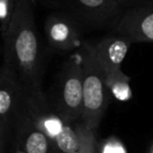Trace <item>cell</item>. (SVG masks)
<instances>
[{
  "mask_svg": "<svg viewBox=\"0 0 153 153\" xmlns=\"http://www.w3.org/2000/svg\"><path fill=\"white\" fill-rule=\"evenodd\" d=\"M36 0H18L3 40V62L14 68L35 104L46 102L42 91L43 56L35 21Z\"/></svg>",
  "mask_w": 153,
  "mask_h": 153,
  "instance_id": "obj_1",
  "label": "cell"
},
{
  "mask_svg": "<svg viewBox=\"0 0 153 153\" xmlns=\"http://www.w3.org/2000/svg\"><path fill=\"white\" fill-rule=\"evenodd\" d=\"M83 68V115L82 124L96 131L109 101L106 74L97 56L94 44L85 42L81 47Z\"/></svg>",
  "mask_w": 153,
  "mask_h": 153,
  "instance_id": "obj_2",
  "label": "cell"
},
{
  "mask_svg": "<svg viewBox=\"0 0 153 153\" xmlns=\"http://www.w3.org/2000/svg\"><path fill=\"white\" fill-rule=\"evenodd\" d=\"M32 98L11 65L0 69V153L11 145L15 124L30 108Z\"/></svg>",
  "mask_w": 153,
  "mask_h": 153,
  "instance_id": "obj_3",
  "label": "cell"
},
{
  "mask_svg": "<svg viewBox=\"0 0 153 153\" xmlns=\"http://www.w3.org/2000/svg\"><path fill=\"white\" fill-rule=\"evenodd\" d=\"M57 9L76 25L105 27L117 25L123 15L124 5L119 0H36Z\"/></svg>",
  "mask_w": 153,
  "mask_h": 153,
  "instance_id": "obj_4",
  "label": "cell"
},
{
  "mask_svg": "<svg viewBox=\"0 0 153 153\" xmlns=\"http://www.w3.org/2000/svg\"><path fill=\"white\" fill-rule=\"evenodd\" d=\"M132 42L122 37H107L94 44L97 56L106 74L109 91L121 101L131 97L130 78L122 71V63Z\"/></svg>",
  "mask_w": 153,
  "mask_h": 153,
  "instance_id": "obj_5",
  "label": "cell"
},
{
  "mask_svg": "<svg viewBox=\"0 0 153 153\" xmlns=\"http://www.w3.org/2000/svg\"><path fill=\"white\" fill-rule=\"evenodd\" d=\"M56 112L65 121L76 122L83 115V68L81 56H72L63 66L56 94Z\"/></svg>",
  "mask_w": 153,
  "mask_h": 153,
  "instance_id": "obj_6",
  "label": "cell"
},
{
  "mask_svg": "<svg viewBox=\"0 0 153 153\" xmlns=\"http://www.w3.org/2000/svg\"><path fill=\"white\" fill-rule=\"evenodd\" d=\"M11 145L24 153H58L55 140L38 126L32 105L14 126Z\"/></svg>",
  "mask_w": 153,
  "mask_h": 153,
  "instance_id": "obj_7",
  "label": "cell"
},
{
  "mask_svg": "<svg viewBox=\"0 0 153 153\" xmlns=\"http://www.w3.org/2000/svg\"><path fill=\"white\" fill-rule=\"evenodd\" d=\"M114 28L120 37L130 42H153V4L124 12Z\"/></svg>",
  "mask_w": 153,
  "mask_h": 153,
  "instance_id": "obj_8",
  "label": "cell"
},
{
  "mask_svg": "<svg viewBox=\"0 0 153 153\" xmlns=\"http://www.w3.org/2000/svg\"><path fill=\"white\" fill-rule=\"evenodd\" d=\"M45 34L49 45L60 51H70L79 46V26L62 14H53L45 21Z\"/></svg>",
  "mask_w": 153,
  "mask_h": 153,
  "instance_id": "obj_9",
  "label": "cell"
},
{
  "mask_svg": "<svg viewBox=\"0 0 153 153\" xmlns=\"http://www.w3.org/2000/svg\"><path fill=\"white\" fill-rule=\"evenodd\" d=\"M58 153H71L80 149V138L76 127L67 123L61 133L55 140Z\"/></svg>",
  "mask_w": 153,
  "mask_h": 153,
  "instance_id": "obj_10",
  "label": "cell"
},
{
  "mask_svg": "<svg viewBox=\"0 0 153 153\" xmlns=\"http://www.w3.org/2000/svg\"><path fill=\"white\" fill-rule=\"evenodd\" d=\"M76 133L80 138V148L82 153H99L98 143L96 140V131L86 128L83 124H76Z\"/></svg>",
  "mask_w": 153,
  "mask_h": 153,
  "instance_id": "obj_11",
  "label": "cell"
},
{
  "mask_svg": "<svg viewBox=\"0 0 153 153\" xmlns=\"http://www.w3.org/2000/svg\"><path fill=\"white\" fill-rule=\"evenodd\" d=\"M18 0H0V23H1V35L5 36L11 25L16 5Z\"/></svg>",
  "mask_w": 153,
  "mask_h": 153,
  "instance_id": "obj_12",
  "label": "cell"
},
{
  "mask_svg": "<svg viewBox=\"0 0 153 153\" xmlns=\"http://www.w3.org/2000/svg\"><path fill=\"white\" fill-rule=\"evenodd\" d=\"M99 153H126V150L120 142L114 140H109L101 147Z\"/></svg>",
  "mask_w": 153,
  "mask_h": 153,
  "instance_id": "obj_13",
  "label": "cell"
},
{
  "mask_svg": "<svg viewBox=\"0 0 153 153\" xmlns=\"http://www.w3.org/2000/svg\"><path fill=\"white\" fill-rule=\"evenodd\" d=\"M123 5H148L153 4V0H119Z\"/></svg>",
  "mask_w": 153,
  "mask_h": 153,
  "instance_id": "obj_14",
  "label": "cell"
},
{
  "mask_svg": "<svg viewBox=\"0 0 153 153\" xmlns=\"http://www.w3.org/2000/svg\"><path fill=\"white\" fill-rule=\"evenodd\" d=\"M2 153H24V152L20 150L19 148H17L16 146H14V145H11V148L5 149V151Z\"/></svg>",
  "mask_w": 153,
  "mask_h": 153,
  "instance_id": "obj_15",
  "label": "cell"
},
{
  "mask_svg": "<svg viewBox=\"0 0 153 153\" xmlns=\"http://www.w3.org/2000/svg\"><path fill=\"white\" fill-rule=\"evenodd\" d=\"M71 153H82V150H81V148H80L78 151H74V152H71Z\"/></svg>",
  "mask_w": 153,
  "mask_h": 153,
  "instance_id": "obj_16",
  "label": "cell"
},
{
  "mask_svg": "<svg viewBox=\"0 0 153 153\" xmlns=\"http://www.w3.org/2000/svg\"><path fill=\"white\" fill-rule=\"evenodd\" d=\"M149 153H153V144H152V146H151L150 150H149Z\"/></svg>",
  "mask_w": 153,
  "mask_h": 153,
  "instance_id": "obj_17",
  "label": "cell"
}]
</instances>
